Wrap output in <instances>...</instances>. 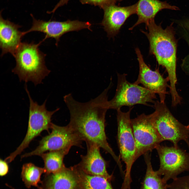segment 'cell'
Listing matches in <instances>:
<instances>
[{
	"mask_svg": "<svg viewBox=\"0 0 189 189\" xmlns=\"http://www.w3.org/2000/svg\"><path fill=\"white\" fill-rule=\"evenodd\" d=\"M111 87L109 85L98 96L86 102L76 101L71 93L63 98L70 114L69 126L82 141L102 148L120 166V158L108 144L105 131L106 115L109 109L107 93Z\"/></svg>",
	"mask_w": 189,
	"mask_h": 189,
	"instance_id": "6da1fadb",
	"label": "cell"
},
{
	"mask_svg": "<svg viewBox=\"0 0 189 189\" xmlns=\"http://www.w3.org/2000/svg\"><path fill=\"white\" fill-rule=\"evenodd\" d=\"M148 32L143 30L148 39L149 53L153 55L160 65L165 68L170 83V93L172 99L178 98L176 88V43L172 25L163 29L154 19L146 25Z\"/></svg>",
	"mask_w": 189,
	"mask_h": 189,
	"instance_id": "7a4b0ae2",
	"label": "cell"
},
{
	"mask_svg": "<svg viewBox=\"0 0 189 189\" xmlns=\"http://www.w3.org/2000/svg\"><path fill=\"white\" fill-rule=\"evenodd\" d=\"M42 42H21L16 50L13 56L16 65L12 72L17 75L20 81H31L36 86L42 83L50 72L45 65L46 55L39 48Z\"/></svg>",
	"mask_w": 189,
	"mask_h": 189,
	"instance_id": "3957f363",
	"label": "cell"
},
{
	"mask_svg": "<svg viewBox=\"0 0 189 189\" xmlns=\"http://www.w3.org/2000/svg\"><path fill=\"white\" fill-rule=\"evenodd\" d=\"M154 111L150 114L152 123L163 141H169L178 146L181 140L189 148V134L186 126L172 115L165 102L156 101L154 103Z\"/></svg>",
	"mask_w": 189,
	"mask_h": 189,
	"instance_id": "277c9868",
	"label": "cell"
},
{
	"mask_svg": "<svg viewBox=\"0 0 189 189\" xmlns=\"http://www.w3.org/2000/svg\"><path fill=\"white\" fill-rule=\"evenodd\" d=\"M25 89L29 100V107L28 129L26 135L21 144L16 150L6 157L4 160L8 163L13 161L29 146L35 138L39 135L44 130L49 132L52 123V115L58 111L59 108L52 111L47 110L46 107V99L41 105L33 101L31 97L27 86Z\"/></svg>",
	"mask_w": 189,
	"mask_h": 189,
	"instance_id": "5b68a950",
	"label": "cell"
},
{
	"mask_svg": "<svg viewBox=\"0 0 189 189\" xmlns=\"http://www.w3.org/2000/svg\"><path fill=\"white\" fill-rule=\"evenodd\" d=\"M132 109L130 108L126 112L122 111L120 109L117 110L118 143L120 157L125 165L122 189H130L131 170L135 162L136 145L130 118Z\"/></svg>",
	"mask_w": 189,
	"mask_h": 189,
	"instance_id": "8992f818",
	"label": "cell"
},
{
	"mask_svg": "<svg viewBox=\"0 0 189 189\" xmlns=\"http://www.w3.org/2000/svg\"><path fill=\"white\" fill-rule=\"evenodd\" d=\"M127 74H117V82L114 96L108 101L109 109L117 110L123 106H132L137 104L149 106L154 103L156 94L144 87L129 82Z\"/></svg>",
	"mask_w": 189,
	"mask_h": 189,
	"instance_id": "52a82bcc",
	"label": "cell"
},
{
	"mask_svg": "<svg viewBox=\"0 0 189 189\" xmlns=\"http://www.w3.org/2000/svg\"><path fill=\"white\" fill-rule=\"evenodd\" d=\"M155 149L160 160L159 167L156 172L163 176L165 181L174 180L182 172L189 171V153L178 146L160 144Z\"/></svg>",
	"mask_w": 189,
	"mask_h": 189,
	"instance_id": "ba28073f",
	"label": "cell"
},
{
	"mask_svg": "<svg viewBox=\"0 0 189 189\" xmlns=\"http://www.w3.org/2000/svg\"><path fill=\"white\" fill-rule=\"evenodd\" d=\"M51 129V133L42 138L34 150L22 155L21 158L40 156L47 151L70 149L72 146L81 145L82 141L68 125L61 126L52 123Z\"/></svg>",
	"mask_w": 189,
	"mask_h": 189,
	"instance_id": "9c48e42d",
	"label": "cell"
},
{
	"mask_svg": "<svg viewBox=\"0 0 189 189\" xmlns=\"http://www.w3.org/2000/svg\"><path fill=\"white\" fill-rule=\"evenodd\" d=\"M136 145L135 161L140 156L156 149L163 141L153 126L150 114L142 113L131 119Z\"/></svg>",
	"mask_w": 189,
	"mask_h": 189,
	"instance_id": "30bf717a",
	"label": "cell"
},
{
	"mask_svg": "<svg viewBox=\"0 0 189 189\" xmlns=\"http://www.w3.org/2000/svg\"><path fill=\"white\" fill-rule=\"evenodd\" d=\"M33 19L31 27L28 30L24 32V35L33 32L43 33L45 37L43 42L48 38H54L56 40L55 45L57 46L60 37L67 32L78 31L87 28L91 31V24L89 22H83L78 20L71 21L68 20L64 22L50 20L48 21L37 20L31 15Z\"/></svg>",
	"mask_w": 189,
	"mask_h": 189,
	"instance_id": "8fae6325",
	"label": "cell"
},
{
	"mask_svg": "<svg viewBox=\"0 0 189 189\" xmlns=\"http://www.w3.org/2000/svg\"><path fill=\"white\" fill-rule=\"evenodd\" d=\"M139 64V70L136 80L134 82L139 85L141 84L146 88L158 94L160 101L165 102L166 95L168 93L167 88L170 85L168 83L169 80L168 77L164 78L158 69L152 70L144 62L143 56L139 49H135Z\"/></svg>",
	"mask_w": 189,
	"mask_h": 189,
	"instance_id": "7c38bea8",
	"label": "cell"
},
{
	"mask_svg": "<svg viewBox=\"0 0 189 189\" xmlns=\"http://www.w3.org/2000/svg\"><path fill=\"white\" fill-rule=\"evenodd\" d=\"M137 3L126 7H121L116 4L103 7L104 14L101 24L109 37H113L117 34L127 19L131 15L136 13Z\"/></svg>",
	"mask_w": 189,
	"mask_h": 189,
	"instance_id": "4fadbf2b",
	"label": "cell"
},
{
	"mask_svg": "<svg viewBox=\"0 0 189 189\" xmlns=\"http://www.w3.org/2000/svg\"><path fill=\"white\" fill-rule=\"evenodd\" d=\"M86 144L87 153L81 156V160L77 165L86 173L102 176L110 180L112 176L107 171L106 162L101 154L100 148L95 144Z\"/></svg>",
	"mask_w": 189,
	"mask_h": 189,
	"instance_id": "5bb4252c",
	"label": "cell"
},
{
	"mask_svg": "<svg viewBox=\"0 0 189 189\" xmlns=\"http://www.w3.org/2000/svg\"><path fill=\"white\" fill-rule=\"evenodd\" d=\"M21 26L8 19L0 18V47L1 56L9 53L13 56L15 51L21 43L23 32L20 31Z\"/></svg>",
	"mask_w": 189,
	"mask_h": 189,
	"instance_id": "9a60e30c",
	"label": "cell"
},
{
	"mask_svg": "<svg viewBox=\"0 0 189 189\" xmlns=\"http://www.w3.org/2000/svg\"><path fill=\"white\" fill-rule=\"evenodd\" d=\"M137 3V14L138 19L135 24L129 29L132 30L135 27L142 23L146 25L151 20L154 19L156 14L164 9L178 10L177 7L171 5L166 1L159 0H139Z\"/></svg>",
	"mask_w": 189,
	"mask_h": 189,
	"instance_id": "2e32d148",
	"label": "cell"
},
{
	"mask_svg": "<svg viewBox=\"0 0 189 189\" xmlns=\"http://www.w3.org/2000/svg\"><path fill=\"white\" fill-rule=\"evenodd\" d=\"M72 170L65 167L57 172L46 174L39 189H74L77 182Z\"/></svg>",
	"mask_w": 189,
	"mask_h": 189,
	"instance_id": "e0dca14e",
	"label": "cell"
},
{
	"mask_svg": "<svg viewBox=\"0 0 189 189\" xmlns=\"http://www.w3.org/2000/svg\"><path fill=\"white\" fill-rule=\"evenodd\" d=\"M149 152L144 155L146 168L140 189H168V184L153 169Z\"/></svg>",
	"mask_w": 189,
	"mask_h": 189,
	"instance_id": "ac0fdd59",
	"label": "cell"
},
{
	"mask_svg": "<svg viewBox=\"0 0 189 189\" xmlns=\"http://www.w3.org/2000/svg\"><path fill=\"white\" fill-rule=\"evenodd\" d=\"M70 149L49 151L42 154L40 156L44 163V168L46 174L57 172L65 167L63 162L65 156Z\"/></svg>",
	"mask_w": 189,
	"mask_h": 189,
	"instance_id": "d6986e66",
	"label": "cell"
},
{
	"mask_svg": "<svg viewBox=\"0 0 189 189\" xmlns=\"http://www.w3.org/2000/svg\"><path fill=\"white\" fill-rule=\"evenodd\" d=\"M43 173H45L44 168L37 166L32 163H26L22 167L21 177L27 188L32 186L39 188L38 184L40 181L41 175Z\"/></svg>",
	"mask_w": 189,
	"mask_h": 189,
	"instance_id": "ffe728a7",
	"label": "cell"
},
{
	"mask_svg": "<svg viewBox=\"0 0 189 189\" xmlns=\"http://www.w3.org/2000/svg\"><path fill=\"white\" fill-rule=\"evenodd\" d=\"M83 189H113L109 180L104 177L83 172Z\"/></svg>",
	"mask_w": 189,
	"mask_h": 189,
	"instance_id": "44dd1931",
	"label": "cell"
},
{
	"mask_svg": "<svg viewBox=\"0 0 189 189\" xmlns=\"http://www.w3.org/2000/svg\"><path fill=\"white\" fill-rule=\"evenodd\" d=\"M168 189H189V175L173 180L168 184Z\"/></svg>",
	"mask_w": 189,
	"mask_h": 189,
	"instance_id": "7402d4cb",
	"label": "cell"
},
{
	"mask_svg": "<svg viewBox=\"0 0 189 189\" xmlns=\"http://www.w3.org/2000/svg\"><path fill=\"white\" fill-rule=\"evenodd\" d=\"M83 4H89L98 6L102 8L110 4H116L123 0H79Z\"/></svg>",
	"mask_w": 189,
	"mask_h": 189,
	"instance_id": "603a6c76",
	"label": "cell"
},
{
	"mask_svg": "<svg viewBox=\"0 0 189 189\" xmlns=\"http://www.w3.org/2000/svg\"><path fill=\"white\" fill-rule=\"evenodd\" d=\"M8 163L4 160L0 159V175L1 176H5L9 172Z\"/></svg>",
	"mask_w": 189,
	"mask_h": 189,
	"instance_id": "cb8c5ba5",
	"label": "cell"
},
{
	"mask_svg": "<svg viewBox=\"0 0 189 189\" xmlns=\"http://www.w3.org/2000/svg\"><path fill=\"white\" fill-rule=\"evenodd\" d=\"M187 40L189 46V37L187 38ZM183 66H184L185 69H187V70H189V54L185 59L183 62Z\"/></svg>",
	"mask_w": 189,
	"mask_h": 189,
	"instance_id": "d4e9b609",
	"label": "cell"
},
{
	"mask_svg": "<svg viewBox=\"0 0 189 189\" xmlns=\"http://www.w3.org/2000/svg\"><path fill=\"white\" fill-rule=\"evenodd\" d=\"M185 27L189 30V20H187L184 23Z\"/></svg>",
	"mask_w": 189,
	"mask_h": 189,
	"instance_id": "484cf974",
	"label": "cell"
},
{
	"mask_svg": "<svg viewBox=\"0 0 189 189\" xmlns=\"http://www.w3.org/2000/svg\"><path fill=\"white\" fill-rule=\"evenodd\" d=\"M186 126L187 128V129L188 130V133L189 134V124Z\"/></svg>",
	"mask_w": 189,
	"mask_h": 189,
	"instance_id": "4316f807",
	"label": "cell"
},
{
	"mask_svg": "<svg viewBox=\"0 0 189 189\" xmlns=\"http://www.w3.org/2000/svg\"></svg>",
	"mask_w": 189,
	"mask_h": 189,
	"instance_id": "83f0119b",
	"label": "cell"
}]
</instances>
